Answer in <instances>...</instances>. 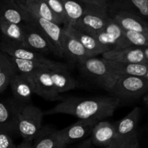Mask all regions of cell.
Segmentation results:
<instances>
[{
  "instance_id": "obj_15",
  "label": "cell",
  "mask_w": 148,
  "mask_h": 148,
  "mask_svg": "<svg viewBox=\"0 0 148 148\" xmlns=\"http://www.w3.org/2000/svg\"><path fill=\"white\" fill-rule=\"evenodd\" d=\"M102 58L108 60H114L121 62L148 64L145 56L143 48L131 47L124 49H111L102 53Z\"/></svg>"
},
{
  "instance_id": "obj_11",
  "label": "cell",
  "mask_w": 148,
  "mask_h": 148,
  "mask_svg": "<svg viewBox=\"0 0 148 148\" xmlns=\"http://www.w3.org/2000/svg\"><path fill=\"white\" fill-rule=\"evenodd\" d=\"M62 47L64 57L74 63H79L90 57L80 41L71 33L66 25L62 27Z\"/></svg>"
},
{
  "instance_id": "obj_4",
  "label": "cell",
  "mask_w": 148,
  "mask_h": 148,
  "mask_svg": "<svg viewBox=\"0 0 148 148\" xmlns=\"http://www.w3.org/2000/svg\"><path fill=\"white\" fill-rule=\"evenodd\" d=\"M78 64L79 70L85 76L94 79L108 92L118 77V75L111 70L103 58L88 57Z\"/></svg>"
},
{
  "instance_id": "obj_8",
  "label": "cell",
  "mask_w": 148,
  "mask_h": 148,
  "mask_svg": "<svg viewBox=\"0 0 148 148\" xmlns=\"http://www.w3.org/2000/svg\"><path fill=\"white\" fill-rule=\"evenodd\" d=\"M140 114V108L135 107L125 117L116 123L115 139L111 145L108 148H118L121 145L137 137V129Z\"/></svg>"
},
{
  "instance_id": "obj_31",
  "label": "cell",
  "mask_w": 148,
  "mask_h": 148,
  "mask_svg": "<svg viewBox=\"0 0 148 148\" xmlns=\"http://www.w3.org/2000/svg\"><path fill=\"white\" fill-rule=\"evenodd\" d=\"M17 72V70L14 66L0 73V93L10 85L12 78Z\"/></svg>"
},
{
  "instance_id": "obj_20",
  "label": "cell",
  "mask_w": 148,
  "mask_h": 148,
  "mask_svg": "<svg viewBox=\"0 0 148 148\" xmlns=\"http://www.w3.org/2000/svg\"><path fill=\"white\" fill-rule=\"evenodd\" d=\"M15 1L30 14L47 19L59 25L62 24V21L52 12L44 0H15Z\"/></svg>"
},
{
  "instance_id": "obj_16",
  "label": "cell",
  "mask_w": 148,
  "mask_h": 148,
  "mask_svg": "<svg viewBox=\"0 0 148 148\" xmlns=\"http://www.w3.org/2000/svg\"><path fill=\"white\" fill-rule=\"evenodd\" d=\"M123 33L124 29L110 15L103 29L93 36L101 44L111 50L119 44L123 37Z\"/></svg>"
},
{
  "instance_id": "obj_18",
  "label": "cell",
  "mask_w": 148,
  "mask_h": 148,
  "mask_svg": "<svg viewBox=\"0 0 148 148\" xmlns=\"http://www.w3.org/2000/svg\"><path fill=\"white\" fill-rule=\"evenodd\" d=\"M17 103L0 101V132L10 134L17 132Z\"/></svg>"
},
{
  "instance_id": "obj_34",
  "label": "cell",
  "mask_w": 148,
  "mask_h": 148,
  "mask_svg": "<svg viewBox=\"0 0 148 148\" xmlns=\"http://www.w3.org/2000/svg\"><path fill=\"white\" fill-rule=\"evenodd\" d=\"M77 1L86 5L97 6L106 9H109L111 6V3L108 0H77Z\"/></svg>"
},
{
  "instance_id": "obj_38",
  "label": "cell",
  "mask_w": 148,
  "mask_h": 148,
  "mask_svg": "<svg viewBox=\"0 0 148 148\" xmlns=\"http://www.w3.org/2000/svg\"><path fill=\"white\" fill-rule=\"evenodd\" d=\"M143 52H144V54H145V56L146 60H147L148 63V47H143Z\"/></svg>"
},
{
  "instance_id": "obj_33",
  "label": "cell",
  "mask_w": 148,
  "mask_h": 148,
  "mask_svg": "<svg viewBox=\"0 0 148 148\" xmlns=\"http://www.w3.org/2000/svg\"><path fill=\"white\" fill-rule=\"evenodd\" d=\"M14 66L10 61V56L0 51V73Z\"/></svg>"
},
{
  "instance_id": "obj_36",
  "label": "cell",
  "mask_w": 148,
  "mask_h": 148,
  "mask_svg": "<svg viewBox=\"0 0 148 148\" xmlns=\"http://www.w3.org/2000/svg\"><path fill=\"white\" fill-rule=\"evenodd\" d=\"M92 143L91 141V139H87L85 141L82 142L77 148H92Z\"/></svg>"
},
{
  "instance_id": "obj_14",
  "label": "cell",
  "mask_w": 148,
  "mask_h": 148,
  "mask_svg": "<svg viewBox=\"0 0 148 148\" xmlns=\"http://www.w3.org/2000/svg\"><path fill=\"white\" fill-rule=\"evenodd\" d=\"M14 99L20 103H27L34 93L33 84L30 75L17 72L12 77L10 82Z\"/></svg>"
},
{
  "instance_id": "obj_6",
  "label": "cell",
  "mask_w": 148,
  "mask_h": 148,
  "mask_svg": "<svg viewBox=\"0 0 148 148\" xmlns=\"http://www.w3.org/2000/svg\"><path fill=\"white\" fill-rule=\"evenodd\" d=\"M109 17V9L86 5L84 14L72 27L93 36L103 29Z\"/></svg>"
},
{
  "instance_id": "obj_7",
  "label": "cell",
  "mask_w": 148,
  "mask_h": 148,
  "mask_svg": "<svg viewBox=\"0 0 148 148\" xmlns=\"http://www.w3.org/2000/svg\"><path fill=\"white\" fill-rule=\"evenodd\" d=\"M28 14L27 24L34 26L49 40L56 51V56L64 57L62 47V27L59 24L35 14Z\"/></svg>"
},
{
  "instance_id": "obj_19",
  "label": "cell",
  "mask_w": 148,
  "mask_h": 148,
  "mask_svg": "<svg viewBox=\"0 0 148 148\" xmlns=\"http://www.w3.org/2000/svg\"><path fill=\"white\" fill-rule=\"evenodd\" d=\"M92 144L108 148L111 145L116 137V124L107 121H98L92 130Z\"/></svg>"
},
{
  "instance_id": "obj_41",
  "label": "cell",
  "mask_w": 148,
  "mask_h": 148,
  "mask_svg": "<svg viewBox=\"0 0 148 148\" xmlns=\"http://www.w3.org/2000/svg\"><path fill=\"white\" fill-rule=\"evenodd\" d=\"M108 1H109V2H110V3H111H111H112V2H113V1H114V0H108Z\"/></svg>"
},
{
  "instance_id": "obj_24",
  "label": "cell",
  "mask_w": 148,
  "mask_h": 148,
  "mask_svg": "<svg viewBox=\"0 0 148 148\" xmlns=\"http://www.w3.org/2000/svg\"><path fill=\"white\" fill-rule=\"evenodd\" d=\"M51 78L59 93L74 90L77 87V82L72 77L68 70H51Z\"/></svg>"
},
{
  "instance_id": "obj_39",
  "label": "cell",
  "mask_w": 148,
  "mask_h": 148,
  "mask_svg": "<svg viewBox=\"0 0 148 148\" xmlns=\"http://www.w3.org/2000/svg\"><path fill=\"white\" fill-rule=\"evenodd\" d=\"M143 101H144L145 103L148 106V92L145 95L144 98H143Z\"/></svg>"
},
{
  "instance_id": "obj_10",
  "label": "cell",
  "mask_w": 148,
  "mask_h": 148,
  "mask_svg": "<svg viewBox=\"0 0 148 148\" xmlns=\"http://www.w3.org/2000/svg\"><path fill=\"white\" fill-rule=\"evenodd\" d=\"M109 13L124 30L148 34V23L143 17L111 6H110Z\"/></svg>"
},
{
  "instance_id": "obj_32",
  "label": "cell",
  "mask_w": 148,
  "mask_h": 148,
  "mask_svg": "<svg viewBox=\"0 0 148 148\" xmlns=\"http://www.w3.org/2000/svg\"><path fill=\"white\" fill-rule=\"evenodd\" d=\"M0 148H16L11 134L0 132Z\"/></svg>"
},
{
  "instance_id": "obj_40",
  "label": "cell",
  "mask_w": 148,
  "mask_h": 148,
  "mask_svg": "<svg viewBox=\"0 0 148 148\" xmlns=\"http://www.w3.org/2000/svg\"><path fill=\"white\" fill-rule=\"evenodd\" d=\"M145 77L147 78V79H148V69H147V73H146L145 76Z\"/></svg>"
},
{
  "instance_id": "obj_1",
  "label": "cell",
  "mask_w": 148,
  "mask_h": 148,
  "mask_svg": "<svg viewBox=\"0 0 148 148\" xmlns=\"http://www.w3.org/2000/svg\"><path fill=\"white\" fill-rule=\"evenodd\" d=\"M121 100L116 97L95 96L90 98H64L55 106L43 112V115L68 114L79 119H104L114 115Z\"/></svg>"
},
{
  "instance_id": "obj_17",
  "label": "cell",
  "mask_w": 148,
  "mask_h": 148,
  "mask_svg": "<svg viewBox=\"0 0 148 148\" xmlns=\"http://www.w3.org/2000/svg\"><path fill=\"white\" fill-rule=\"evenodd\" d=\"M0 20L17 25L27 24L28 14L15 0H0Z\"/></svg>"
},
{
  "instance_id": "obj_13",
  "label": "cell",
  "mask_w": 148,
  "mask_h": 148,
  "mask_svg": "<svg viewBox=\"0 0 148 148\" xmlns=\"http://www.w3.org/2000/svg\"><path fill=\"white\" fill-rule=\"evenodd\" d=\"M99 121L97 119H79L75 124L58 130L60 139L64 145L69 144L77 140L83 139L89 135L94 126Z\"/></svg>"
},
{
  "instance_id": "obj_29",
  "label": "cell",
  "mask_w": 148,
  "mask_h": 148,
  "mask_svg": "<svg viewBox=\"0 0 148 148\" xmlns=\"http://www.w3.org/2000/svg\"><path fill=\"white\" fill-rule=\"evenodd\" d=\"M10 59L12 63L13 66H14L17 72H19V73L31 75V74L36 72L37 71L41 70V69H51L50 67H49L47 65L38 63V62L17 59V58L11 57V56H10Z\"/></svg>"
},
{
  "instance_id": "obj_26",
  "label": "cell",
  "mask_w": 148,
  "mask_h": 148,
  "mask_svg": "<svg viewBox=\"0 0 148 148\" xmlns=\"http://www.w3.org/2000/svg\"><path fill=\"white\" fill-rule=\"evenodd\" d=\"M0 31L6 39L18 46L24 47L23 25L7 23L0 20Z\"/></svg>"
},
{
  "instance_id": "obj_3",
  "label": "cell",
  "mask_w": 148,
  "mask_h": 148,
  "mask_svg": "<svg viewBox=\"0 0 148 148\" xmlns=\"http://www.w3.org/2000/svg\"><path fill=\"white\" fill-rule=\"evenodd\" d=\"M108 92L120 100H134L148 92V79L144 77L118 76Z\"/></svg>"
},
{
  "instance_id": "obj_30",
  "label": "cell",
  "mask_w": 148,
  "mask_h": 148,
  "mask_svg": "<svg viewBox=\"0 0 148 148\" xmlns=\"http://www.w3.org/2000/svg\"><path fill=\"white\" fill-rule=\"evenodd\" d=\"M52 12L59 18L63 25H66V18L62 0H44Z\"/></svg>"
},
{
  "instance_id": "obj_2",
  "label": "cell",
  "mask_w": 148,
  "mask_h": 148,
  "mask_svg": "<svg viewBox=\"0 0 148 148\" xmlns=\"http://www.w3.org/2000/svg\"><path fill=\"white\" fill-rule=\"evenodd\" d=\"M17 133L24 140H34L43 127V111L31 104L17 103Z\"/></svg>"
},
{
  "instance_id": "obj_28",
  "label": "cell",
  "mask_w": 148,
  "mask_h": 148,
  "mask_svg": "<svg viewBox=\"0 0 148 148\" xmlns=\"http://www.w3.org/2000/svg\"><path fill=\"white\" fill-rule=\"evenodd\" d=\"M62 1L66 14V25L74 26L85 13L86 4L77 0H62Z\"/></svg>"
},
{
  "instance_id": "obj_22",
  "label": "cell",
  "mask_w": 148,
  "mask_h": 148,
  "mask_svg": "<svg viewBox=\"0 0 148 148\" xmlns=\"http://www.w3.org/2000/svg\"><path fill=\"white\" fill-rule=\"evenodd\" d=\"M71 33L80 41L82 46L88 52L90 57H94L99 54H102L104 52L108 51L110 49L103 46L99 43L95 37L91 35L80 31L71 25H66Z\"/></svg>"
},
{
  "instance_id": "obj_27",
  "label": "cell",
  "mask_w": 148,
  "mask_h": 148,
  "mask_svg": "<svg viewBox=\"0 0 148 148\" xmlns=\"http://www.w3.org/2000/svg\"><path fill=\"white\" fill-rule=\"evenodd\" d=\"M148 47V34L124 30L123 37L116 47L114 49L131 47Z\"/></svg>"
},
{
  "instance_id": "obj_25",
  "label": "cell",
  "mask_w": 148,
  "mask_h": 148,
  "mask_svg": "<svg viewBox=\"0 0 148 148\" xmlns=\"http://www.w3.org/2000/svg\"><path fill=\"white\" fill-rule=\"evenodd\" d=\"M111 6L148 19V0H114Z\"/></svg>"
},
{
  "instance_id": "obj_12",
  "label": "cell",
  "mask_w": 148,
  "mask_h": 148,
  "mask_svg": "<svg viewBox=\"0 0 148 148\" xmlns=\"http://www.w3.org/2000/svg\"><path fill=\"white\" fill-rule=\"evenodd\" d=\"M25 48L30 49L43 54L53 53L56 51L50 42L40 31L30 24H23Z\"/></svg>"
},
{
  "instance_id": "obj_5",
  "label": "cell",
  "mask_w": 148,
  "mask_h": 148,
  "mask_svg": "<svg viewBox=\"0 0 148 148\" xmlns=\"http://www.w3.org/2000/svg\"><path fill=\"white\" fill-rule=\"evenodd\" d=\"M0 51L11 57L33 61L46 64L50 67L51 70H68L67 66L64 64L50 60L47 59L43 53L18 46L8 40L5 38L0 41Z\"/></svg>"
},
{
  "instance_id": "obj_37",
  "label": "cell",
  "mask_w": 148,
  "mask_h": 148,
  "mask_svg": "<svg viewBox=\"0 0 148 148\" xmlns=\"http://www.w3.org/2000/svg\"><path fill=\"white\" fill-rule=\"evenodd\" d=\"M16 148H34L33 145L32 144V142L27 141V140H23L22 143L16 146Z\"/></svg>"
},
{
  "instance_id": "obj_23",
  "label": "cell",
  "mask_w": 148,
  "mask_h": 148,
  "mask_svg": "<svg viewBox=\"0 0 148 148\" xmlns=\"http://www.w3.org/2000/svg\"><path fill=\"white\" fill-rule=\"evenodd\" d=\"M34 148H65L66 145L63 143L58 133L50 127H42L33 143Z\"/></svg>"
},
{
  "instance_id": "obj_9",
  "label": "cell",
  "mask_w": 148,
  "mask_h": 148,
  "mask_svg": "<svg viewBox=\"0 0 148 148\" xmlns=\"http://www.w3.org/2000/svg\"><path fill=\"white\" fill-rule=\"evenodd\" d=\"M51 69H44L31 74L34 93L47 101H56L63 100L53 85L50 75Z\"/></svg>"
},
{
  "instance_id": "obj_35",
  "label": "cell",
  "mask_w": 148,
  "mask_h": 148,
  "mask_svg": "<svg viewBox=\"0 0 148 148\" xmlns=\"http://www.w3.org/2000/svg\"><path fill=\"white\" fill-rule=\"evenodd\" d=\"M118 148H140L138 138H137V137H134V139L131 140L130 141L121 145Z\"/></svg>"
},
{
  "instance_id": "obj_21",
  "label": "cell",
  "mask_w": 148,
  "mask_h": 148,
  "mask_svg": "<svg viewBox=\"0 0 148 148\" xmlns=\"http://www.w3.org/2000/svg\"><path fill=\"white\" fill-rule=\"evenodd\" d=\"M111 70L118 76H145L148 69V64L121 62L105 59Z\"/></svg>"
}]
</instances>
